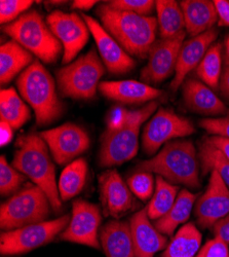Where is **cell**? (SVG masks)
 I'll return each mask as SVG.
<instances>
[{
    "label": "cell",
    "instance_id": "7bdbcfd3",
    "mask_svg": "<svg viewBox=\"0 0 229 257\" xmlns=\"http://www.w3.org/2000/svg\"><path fill=\"white\" fill-rule=\"evenodd\" d=\"M14 128L7 121L0 120V134H2V146L8 145L14 137Z\"/></svg>",
    "mask_w": 229,
    "mask_h": 257
},
{
    "label": "cell",
    "instance_id": "83f0119b",
    "mask_svg": "<svg viewBox=\"0 0 229 257\" xmlns=\"http://www.w3.org/2000/svg\"><path fill=\"white\" fill-rule=\"evenodd\" d=\"M88 174V164L83 159L70 163L62 172L58 184L62 201H68L76 197L83 189Z\"/></svg>",
    "mask_w": 229,
    "mask_h": 257
},
{
    "label": "cell",
    "instance_id": "ab89813d",
    "mask_svg": "<svg viewBox=\"0 0 229 257\" xmlns=\"http://www.w3.org/2000/svg\"><path fill=\"white\" fill-rule=\"evenodd\" d=\"M212 229L215 238H219L229 245V214L216 222Z\"/></svg>",
    "mask_w": 229,
    "mask_h": 257
},
{
    "label": "cell",
    "instance_id": "8fae6325",
    "mask_svg": "<svg viewBox=\"0 0 229 257\" xmlns=\"http://www.w3.org/2000/svg\"><path fill=\"white\" fill-rule=\"evenodd\" d=\"M47 22L64 48L63 63H70L89 40L91 31L85 20L75 13L55 11L48 16Z\"/></svg>",
    "mask_w": 229,
    "mask_h": 257
},
{
    "label": "cell",
    "instance_id": "d4e9b609",
    "mask_svg": "<svg viewBox=\"0 0 229 257\" xmlns=\"http://www.w3.org/2000/svg\"><path fill=\"white\" fill-rule=\"evenodd\" d=\"M197 196L182 189L170 211L154 223L156 229L165 235H173L176 228L189 219Z\"/></svg>",
    "mask_w": 229,
    "mask_h": 257
},
{
    "label": "cell",
    "instance_id": "7a4b0ae2",
    "mask_svg": "<svg viewBox=\"0 0 229 257\" xmlns=\"http://www.w3.org/2000/svg\"><path fill=\"white\" fill-rule=\"evenodd\" d=\"M12 166L45 191L55 211L61 210L62 200L56 183L55 166L50 157L48 144L40 134L32 133L17 139Z\"/></svg>",
    "mask_w": 229,
    "mask_h": 257
},
{
    "label": "cell",
    "instance_id": "7c38bea8",
    "mask_svg": "<svg viewBox=\"0 0 229 257\" xmlns=\"http://www.w3.org/2000/svg\"><path fill=\"white\" fill-rule=\"evenodd\" d=\"M101 220V211L97 205L76 200L73 202L70 222L61 233L60 239L100 249L98 233Z\"/></svg>",
    "mask_w": 229,
    "mask_h": 257
},
{
    "label": "cell",
    "instance_id": "30bf717a",
    "mask_svg": "<svg viewBox=\"0 0 229 257\" xmlns=\"http://www.w3.org/2000/svg\"><path fill=\"white\" fill-rule=\"evenodd\" d=\"M194 131V125L188 118L178 115L172 109L160 107L144 127L143 149L148 156L154 155L162 145L173 139L189 136Z\"/></svg>",
    "mask_w": 229,
    "mask_h": 257
},
{
    "label": "cell",
    "instance_id": "f6af8a7d",
    "mask_svg": "<svg viewBox=\"0 0 229 257\" xmlns=\"http://www.w3.org/2000/svg\"><path fill=\"white\" fill-rule=\"evenodd\" d=\"M96 4L97 2H95V0H91V2L90 0H76V2L72 3V8L79 11H89Z\"/></svg>",
    "mask_w": 229,
    "mask_h": 257
},
{
    "label": "cell",
    "instance_id": "9c48e42d",
    "mask_svg": "<svg viewBox=\"0 0 229 257\" xmlns=\"http://www.w3.org/2000/svg\"><path fill=\"white\" fill-rule=\"evenodd\" d=\"M69 222V215H64L51 221H43L5 231L0 235V253L3 255H18L46 245L65 229Z\"/></svg>",
    "mask_w": 229,
    "mask_h": 257
},
{
    "label": "cell",
    "instance_id": "4fadbf2b",
    "mask_svg": "<svg viewBox=\"0 0 229 257\" xmlns=\"http://www.w3.org/2000/svg\"><path fill=\"white\" fill-rule=\"evenodd\" d=\"M47 142L54 160L59 165H65L85 153L90 147V137L85 128L65 123L40 133Z\"/></svg>",
    "mask_w": 229,
    "mask_h": 257
},
{
    "label": "cell",
    "instance_id": "bcb514c9",
    "mask_svg": "<svg viewBox=\"0 0 229 257\" xmlns=\"http://www.w3.org/2000/svg\"><path fill=\"white\" fill-rule=\"evenodd\" d=\"M224 62L225 67L229 66V34L224 39Z\"/></svg>",
    "mask_w": 229,
    "mask_h": 257
},
{
    "label": "cell",
    "instance_id": "6da1fadb",
    "mask_svg": "<svg viewBox=\"0 0 229 257\" xmlns=\"http://www.w3.org/2000/svg\"><path fill=\"white\" fill-rule=\"evenodd\" d=\"M98 16L103 27L130 55L145 59L156 41L157 20L112 9L101 5Z\"/></svg>",
    "mask_w": 229,
    "mask_h": 257
},
{
    "label": "cell",
    "instance_id": "f1b7e54d",
    "mask_svg": "<svg viewBox=\"0 0 229 257\" xmlns=\"http://www.w3.org/2000/svg\"><path fill=\"white\" fill-rule=\"evenodd\" d=\"M0 117L12 125L14 130L21 127L30 119V110L14 88L0 93Z\"/></svg>",
    "mask_w": 229,
    "mask_h": 257
},
{
    "label": "cell",
    "instance_id": "9a60e30c",
    "mask_svg": "<svg viewBox=\"0 0 229 257\" xmlns=\"http://www.w3.org/2000/svg\"><path fill=\"white\" fill-rule=\"evenodd\" d=\"M209 184L203 195L196 200L194 214L197 224L205 229L229 214V188L217 171H211Z\"/></svg>",
    "mask_w": 229,
    "mask_h": 257
},
{
    "label": "cell",
    "instance_id": "5bb4252c",
    "mask_svg": "<svg viewBox=\"0 0 229 257\" xmlns=\"http://www.w3.org/2000/svg\"><path fill=\"white\" fill-rule=\"evenodd\" d=\"M185 36L186 32L174 38H160L154 42L148 54V64L141 72V79L145 83H159L176 71Z\"/></svg>",
    "mask_w": 229,
    "mask_h": 257
},
{
    "label": "cell",
    "instance_id": "60d3db41",
    "mask_svg": "<svg viewBox=\"0 0 229 257\" xmlns=\"http://www.w3.org/2000/svg\"><path fill=\"white\" fill-rule=\"evenodd\" d=\"M218 14V24L222 27H229V2L227 0H214Z\"/></svg>",
    "mask_w": 229,
    "mask_h": 257
},
{
    "label": "cell",
    "instance_id": "cb8c5ba5",
    "mask_svg": "<svg viewBox=\"0 0 229 257\" xmlns=\"http://www.w3.org/2000/svg\"><path fill=\"white\" fill-rule=\"evenodd\" d=\"M34 61L33 55L15 40H10L2 45L0 47V81L2 84L11 82L21 71H24L29 67Z\"/></svg>",
    "mask_w": 229,
    "mask_h": 257
},
{
    "label": "cell",
    "instance_id": "8992f818",
    "mask_svg": "<svg viewBox=\"0 0 229 257\" xmlns=\"http://www.w3.org/2000/svg\"><path fill=\"white\" fill-rule=\"evenodd\" d=\"M4 31L45 63L57 62L63 47L37 11L19 17L13 23L8 24Z\"/></svg>",
    "mask_w": 229,
    "mask_h": 257
},
{
    "label": "cell",
    "instance_id": "44dd1931",
    "mask_svg": "<svg viewBox=\"0 0 229 257\" xmlns=\"http://www.w3.org/2000/svg\"><path fill=\"white\" fill-rule=\"evenodd\" d=\"M99 90L108 99L124 104L148 102L162 95L160 90L137 80L102 81L99 84Z\"/></svg>",
    "mask_w": 229,
    "mask_h": 257
},
{
    "label": "cell",
    "instance_id": "3957f363",
    "mask_svg": "<svg viewBox=\"0 0 229 257\" xmlns=\"http://www.w3.org/2000/svg\"><path fill=\"white\" fill-rule=\"evenodd\" d=\"M139 172L155 173L172 184L198 188L199 163L193 143L189 140H173L162 147L152 159L137 165Z\"/></svg>",
    "mask_w": 229,
    "mask_h": 257
},
{
    "label": "cell",
    "instance_id": "b9f144b4",
    "mask_svg": "<svg viewBox=\"0 0 229 257\" xmlns=\"http://www.w3.org/2000/svg\"><path fill=\"white\" fill-rule=\"evenodd\" d=\"M209 140L229 161V139L221 136H211L209 137Z\"/></svg>",
    "mask_w": 229,
    "mask_h": 257
},
{
    "label": "cell",
    "instance_id": "e0dca14e",
    "mask_svg": "<svg viewBox=\"0 0 229 257\" xmlns=\"http://www.w3.org/2000/svg\"><path fill=\"white\" fill-rule=\"evenodd\" d=\"M100 199L105 215L119 218L136 207L128 184L116 170H108L99 177Z\"/></svg>",
    "mask_w": 229,
    "mask_h": 257
},
{
    "label": "cell",
    "instance_id": "d590c367",
    "mask_svg": "<svg viewBox=\"0 0 229 257\" xmlns=\"http://www.w3.org/2000/svg\"><path fill=\"white\" fill-rule=\"evenodd\" d=\"M32 4L31 0H3L0 2V22L11 23L20 14L26 12Z\"/></svg>",
    "mask_w": 229,
    "mask_h": 257
},
{
    "label": "cell",
    "instance_id": "2e32d148",
    "mask_svg": "<svg viewBox=\"0 0 229 257\" xmlns=\"http://www.w3.org/2000/svg\"><path fill=\"white\" fill-rule=\"evenodd\" d=\"M92 35L95 38L101 58L110 73L123 74L134 69L135 60L94 18L82 15Z\"/></svg>",
    "mask_w": 229,
    "mask_h": 257
},
{
    "label": "cell",
    "instance_id": "ba28073f",
    "mask_svg": "<svg viewBox=\"0 0 229 257\" xmlns=\"http://www.w3.org/2000/svg\"><path fill=\"white\" fill-rule=\"evenodd\" d=\"M104 74L103 64L93 49L57 72L61 95L67 98L88 100L95 96Z\"/></svg>",
    "mask_w": 229,
    "mask_h": 257
},
{
    "label": "cell",
    "instance_id": "ac0fdd59",
    "mask_svg": "<svg viewBox=\"0 0 229 257\" xmlns=\"http://www.w3.org/2000/svg\"><path fill=\"white\" fill-rule=\"evenodd\" d=\"M217 36L218 30L213 28L212 30L206 31L198 36L191 37L183 42L177 61L175 77L171 82V89L174 92L184 83L187 74L193 69H196L207 50L217 39Z\"/></svg>",
    "mask_w": 229,
    "mask_h": 257
},
{
    "label": "cell",
    "instance_id": "4dcf8cb0",
    "mask_svg": "<svg viewBox=\"0 0 229 257\" xmlns=\"http://www.w3.org/2000/svg\"><path fill=\"white\" fill-rule=\"evenodd\" d=\"M222 45L213 44L195 69L198 78L207 87L216 90L222 75Z\"/></svg>",
    "mask_w": 229,
    "mask_h": 257
},
{
    "label": "cell",
    "instance_id": "1f68e13d",
    "mask_svg": "<svg viewBox=\"0 0 229 257\" xmlns=\"http://www.w3.org/2000/svg\"><path fill=\"white\" fill-rule=\"evenodd\" d=\"M198 158L203 174L211 173L213 170L217 171L229 188V161L211 143L209 137H205L200 141Z\"/></svg>",
    "mask_w": 229,
    "mask_h": 257
},
{
    "label": "cell",
    "instance_id": "f35d334b",
    "mask_svg": "<svg viewBox=\"0 0 229 257\" xmlns=\"http://www.w3.org/2000/svg\"><path fill=\"white\" fill-rule=\"evenodd\" d=\"M130 111L122 108V107H116L112 109L107 118V126L109 128L118 127L127 121Z\"/></svg>",
    "mask_w": 229,
    "mask_h": 257
},
{
    "label": "cell",
    "instance_id": "836d02e7",
    "mask_svg": "<svg viewBox=\"0 0 229 257\" xmlns=\"http://www.w3.org/2000/svg\"><path fill=\"white\" fill-rule=\"evenodd\" d=\"M128 186L141 201H148L153 196L154 179L150 172H138L128 179Z\"/></svg>",
    "mask_w": 229,
    "mask_h": 257
},
{
    "label": "cell",
    "instance_id": "603a6c76",
    "mask_svg": "<svg viewBox=\"0 0 229 257\" xmlns=\"http://www.w3.org/2000/svg\"><path fill=\"white\" fill-rule=\"evenodd\" d=\"M100 239L107 257H137L128 222L109 221L102 227Z\"/></svg>",
    "mask_w": 229,
    "mask_h": 257
},
{
    "label": "cell",
    "instance_id": "e575fe53",
    "mask_svg": "<svg viewBox=\"0 0 229 257\" xmlns=\"http://www.w3.org/2000/svg\"><path fill=\"white\" fill-rule=\"evenodd\" d=\"M108 5L117 11L145 17H149L155 8V2L152 0H113Z\"/></svg>",
    "mask_w": 229,
    "mask_h": 257
},
{
    "label": "cell",
    "instance_id": "52a82bcc",
    "mask_svg": "<svg viewBox=\"0 0 229 257\" xmlns=\"http://www.w3.org/2000/svg\"><path fill=\"white\" fill-rule=\"evenodd\" d=\"M51 203L37 185H28L0 207L2 229L14 230L43 222L50 215Z\"/></svg>",
    "mask_w": 229,
    "mask_h": 257
},
{
    "label": "cell",
    "instance_id": "f546056e",
    "mask_svg": "<svg viewBox=\"0 0 229 257\" xmlns=\"http://www.w3.org/2000/svg\"><path fill=\"white\" fill-rule=\"evenodd\" d=\"M179 187L170 183L160 176L156 177L155 191L147 206V214L149 219L157 220L173 207L178 195Z\"/></svg>",
    "mask_w": 229,
    "mask_h": 257
},
{
    "label": "cell",
    "instance_id": "d6986e66",
    "mask_svg": "<svg viewBox=\"0 0 229 257\" xmlns=\"http://www.w3.org/2000/svg\"><path fill=\"white\" fill-rule=\"evenodd\" d=\"M130 227L137 257H153L166 248L168 239L150 223L146 208L134 214Z\"/></svg>",
    "mask_w": 229,
    "mask_h": 257
},
{
    "label": "cell",
    "instance_id": "277c9868",
    "mask_svg": "<svg viewBox=\"0 0 229 257\" xmlns=\"http://www.w3.org/2000/svg\"><path fill=\"white\" fill-rule=\"evenodd\" d=\"M17 87L22 98L32 107L36 124L47 125L63 113L54 77L39 60H35L17 79Z\"/></svg>",
    "mask_w": 229,
    "mask_h": 257
},
{
    "label": "cell",
    "instance_id": "8d00e7d4",
    "mask_svg": "<svg viewBox=\"0 0 229 257\" xmlns=\"http://www.w3.org/2000/svg\"><path fill=\"white\" fill-rule=\"evenodd\" d=\"M199 125L213 136H221L229 139V114L218 118H204Z\"/></svg>",
    "mask_w": 229,
    "mask_h": 257
},
{
    "label": "cell",
    "instance_id": "d6a6232c",
    "mask_svg": "<svg viewBox=\"0 0 229 257\" xmlns=\"http://www.w3.org/2000/svg\"><path fill=\"white\" fill-rule=\"evenodd\" d=\"M24 181L25 177L16 168L11 166L4 156H2V160H0V192H2V196L7 197L14 194Z\"/></svg>",
    "mask_w": 229,
    "mask_h": 257
},
{
    "label": "cell",
    "instance_id": "ffe728a7",
    "mask_svg": "<svg viewBox=\"0 0 229 257\" xmlns=\"http://www.w3.org/2000/svg\"><path fill=\"white\" fill-rule=\"evenodd\" d=\"M183 100L189 110L204 115H224L226 105L203 82L189 78L183 83Z\"/></svg>",
    "mask_w": 229,
    "mask_h": 257
},
{
    "label": "cell",
    "instance_id": "484cf974",
    "mask_svg": "<svg viewBox=\"0 0 229 257\" xmlns=\"http://www.w3.org/2000/svg\"><path fill=\"white\" fill-rule=\"evenodd\" d=\"M155 9L160 38H174L186 32L184 15L179 3L175 0H157Z\"/></svg>",
    "mask_w": 229,
    "mask_h": 257
},
{
    "label": "cell",
    "instance_id": "5b68a950",
    "mask_svg": "<svg viewBox=\"0 0 229 257\" xmlns=\"http://www.w3.org/2000/svg\"><path fill=\"white\" fill-rule=\"evenodd\" d=\"M156 101L143 108L130 111L127 121L118 127L104 132L101 140L99 162L102 167H112L132 160L138 153L141 125L157 109Z\"/></svg>",
    "mask_w": 229,
    "mask_h": 257
},
{
    "label": "cell",
    "instance_id": "7402d4cb",
    "mask_svg": "<svg viewBox=\"0 0 229 257\" xmlns=\"http://www.w3.org/2000/svg\"><path fill=\"white\" fill-rule=\"evenodd\" d=\"M179 4L184 15L185 31L191 37L212 30L218 22V14L214 2L183 0Z\"/></svg>",
    "mask_w": 229,
    "mask_h": 257
},
{
    "label": "cell",
    "instance_id": "ee69618b",
    "mask_svg": "<svg viewBox=\"0 0 229 257\" xmlns=\"http://www.w3.org/2000/svg\"><path fill=\"white\" fill-rule=\"evenodd\" d=\"M220 91L222 95L229 100V66H226L224 71L222 72L220 79Z\"/></svg>",
    "mask_w": 229,
    "mask_h": 257
},
{
    "label": "cell",
    "instance_id": "74e56055",
    "mask_svg": "<svg viewBox=\"0 0 229 257\" xmlns=\"http://www.w3.org/2000/svg\"><path fill=\"white\" fill-rule=\"evenodd\" d=\"M195 257H229L228 245L219 238L207 241Z\"/></svg>",
    "mask_w": 229,
    "mask_h": 257
},
{
    "label": "cell",
    "instance_id": "4316f807",
    "mask_svg": "<svg viewBox=\"0 0 229 257\" xmlns=\"http://www.w3.org/2000/svg\"><path fill=\"white\" fill-rule=\"evenodd\" d=\"M201 233L191 222L185 223L174 235L160 257H195L201 244Z\"/></svg>",
    "mask_w": 229,
    "mask_h": 257
}]
</instances>
